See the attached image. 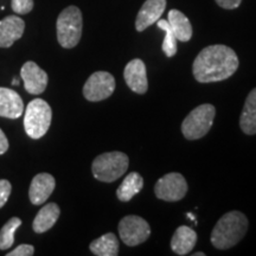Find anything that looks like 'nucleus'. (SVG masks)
I'll return each instance as SVG.
<instances>
[{
  "instance_id": "obj_6",
  "label": "nucleus",
  "mask_w": 256,
  "mask_h": 256,
  "mask_svg": "<svg viewBox=\"0 0 256 256\" xmlns=\"http://www.w3.org/2000/svg\"><path fill=\"white\" fill-rule=\"evenodd\" d=\"M216 110L212 104H206L192 110L182 124V132L188 140H197L209 132L215 119Z\"/></svg>"
},
{
  "instance_id": "obj_3",
  "label": "nucleus",
  "mask_w": 256,
  "mask_h": 256,
  "mask_svg": "<svg viewBox=\"0 0 256 256\" xmlns=\"http://www.w3.org/2000/svg\"><path fill=\"white\" fill-rule=\"evenodd\" d=\"M83 19L81 10L76 6H69L60 12L57 18V40L60 46L72 49L78 44L82 36Z\"/></svg>"
},
{
  "instance_id": "obj_30",
  "label": "nucleus",
  "mask_w": 256,
  "mask_h": 256,
  "mask_svg": "<svg viewBox=\"0 0 256 256\" xmlns=\"http://www.w3.org/2000/svg\"><path fill=\"white\" fill-rule=\"evenodd\" d=\"M188 218L194 220V223H196V220H194V215H191V214H188ZM196 224H197V223H196Z\"/></svg>"
},
{
  "instance_id": "obj_20",
  "label": "nucleus",
  "mask_w": 256,
  "mask_h": 256,
  "mask_svg": "<svg viewBox=\"0 0 256 256\" xmlns=\"http://www.w3.org/2000/svg\"><path fill=\"white\" fill-rule=\"evenodd\" d=\"M144 188V179L138 172H130L126 176L119 188L116 196L121 202H130Z\"/></svg>"
},
{
  "instance_id": "obj_19",
  "label": "nucleus",
  "mask_w": 256,
  "mask_h": 256,
  "mask_svg": "<svg viewBox=\"0 0 256 256\" xmlns=\"http://www.w3.org/2000/svg\"><path fill=\"white\" fill-rule=\"evenodd\" d=\"M171 30L174 31L177 40L180 42H188L192 37V26L190 20L183 12L178 10H171L168 12V19Z\"/></svg>"
},
{
  "instance_id": "obj_21",
  "label": "nucleus",
  "mask_w": 256,
  "mask_h": 256,
  "mask_svg": "<svg viewBox=\"0 0 256 256\" xmlns=\"http://www.w3.org/2000/svg\"><path fill=\"white\" fill-rule=\"evenodd\" d=\"M89 248L92 254L98 256H116L119 254V242L113 232H107L94 240Z\"/></svg>"
},
{
  "instance_id": "obj_9",
  "label": "nucleus",
  "mask_w": 256,
  "mask_h": 256,
  "mask_svg": "<svg viewBox=\"0 0 256 256\" xmlns=\"http://www.w3.org/2000/svg\"><path fill=\"white\" fill-rule=\"evenodd\" d=\"M188 192V183L180 174L172 172L165 174L156 182L154 194L159 200L165 202H178L183 200Z\"/></svg>"
},
{
  "instance_id": "obj_11",
  "label": "nucleus",
  "mask_w": 256,
  "mask_h": 256,
  "mask_svg": "<svg viewBox=\"0 0 256 256\" xmlns=\"http://www.w3.org/2000/svg\"><path fill=\"white\" fill-rule=\"evenodd\" d=\"M124 78L127 86L136 94H145L148 89L146 66L142 60H132L124 70Z\"/></svg>"
},
{
  "instance_id": "obj_2",
  "label": "nucleus",
  "mask_w": 256,
  "mask_h": 256,
  "mask_svg": "<svg viewBox=\"0 0 256 256\" xmlns=\"http://www.w3.org/2000/svg\"><path fill=\"white\" fill-rule=\"evenodd\" d=\"M248 230V220L241 211H230L223 215L211 232V243L217 249L224 250L236 246L244 238Z\"/></svg>"
},
{
  "instance_id": "obj_22",
  "label": "nucleus",
  "mask_w": 256,
  "mask_h": 256,
  "mask_svg": "<svg viewBox=\"0 0 256 256\" xmlns=\"http://www.w3.org/2000/svg\"><path fill=\"white\" fill-rule=\"evenodd\" d=\"M22 220L18 217H12L8 220L2 230H0V249L2 250H8L10 247L14 243V232L20 226Z\"/></svg>"
},
{
  "instance_id": "obj_5",
  "label": "nucleus",
  "mask_w": 256,
  "mask_h": 256,
  "mask_svg": "<svg viewBox=\"0 0 256 256\" xmlns=\"http://www.w3.org/2000/svg\"><path fill=\"white\" fill-rule=\"evenodd\" d=\"M52 119V110L46 101L42 98L32 100L25 110L24 128L32 139H40L49 130Z\"/></svg>"
},
{
  "instance_id": "obj_31",
  "label": "nucleus",
  "mask_w": 256,
  "mask_h": 256,
  "mask_svg": "<svg viewBox=\"0 0 256 256\" xmlns=\"http://www.w3.org/2000/svg\"><path fill=\"white\" fill-rule=\"evenodd\" d=\"M194 256H206V254H204V252H194Z\"/></svg>"
},
{
  "instance_id": "obj_18",
  "label": "nucleus",
  "mask_w": 256,
  "mask_h": 256,
  "mask_svg": "<svg viewBox=\"0 0 256 256\" xmlns=\"http://www.w3.org/2000/svg\"><path fill=\"white\" fill-rule=\"evenodd\" d=\"M240 127L243 133L248 136L256 134V88L252 89L247 96L241 118H240Z\"/></svg>"
},
{
  "instance_id": "obj_24",
  "label": "nucleus",
  "mask_w": 256,
  "mask_h": 256,
  "mask_svg": "<svg viewBox=\"0 0 256 256\" xmlns=\"http://www.w3.org/2000/svg\"><path fill=\"white\" fill-rule=\"evenodd\" d=\"M11 8L16 14H26L34 8V0H12Z\"/></svg>"
},
{
  "instance_id": "obj_27",
  "label": "nucleus",
  "mask_w": 256,
  "mask_h": 256,
  "mask_svg": "<svg viewBox=\"0 0 256 256\" xmlns=\"http://www.w3.org/2000/svg\"><path fill=\"white\" fill-rule=\"evenodd\" d=\"M242 0H216V2L218 6L226 10H234L238 8L240 4H241Z\"/></svg>"
},
{
  "instance_id": "obj_17",
  "label": "nucleus",
  "mask_w": 256,
  "mask_h": 256,
  "mask_svg": "<svg viewBox=\"0 0 256 256\" xmlns=\"http://www.w3.org/2000/svg\"><path fill=\"white\" fill-rule=\"evenodd\" d=\"M60 214V210L56 203H49L44 206L38 211V214L34 220V223H32L34 232L43 234L50 230L55 226L57 220H58Z\"/></svg>"
},
{
  "instance_id": "obj_28",
  "label": "nucleus",
  "mask_w": 256,
  "mask_h": 256,
  "mask_svg": "<svg viewBox=\"0 0 256 256\" xmlns=\"http://www.w3.org/2000/svg\"><path fill=\"white\" fill-rule=\"evenodd\" d=\"M8 150V138H6L5 133L0 130V154H4Z\"/></svg>"
},
{
  "instance_id": "obj_25",
  "label": "nucleus",
  "mask_w": 256,
  "mask_h": 256,
  "mask_svg": "<svg viewBox=\"0 0 256 256\" xmlns=\"http://www.w3.org/2000/svg\"><path fill=\"white\" fill-rule=\"evenodd\" d=\"M11 183L6 179H0V208H2L8 202L10 194H11Z\"/></svg>"
},
{
  "instance_id": "obj_13",
  "label": "nucleus",
  "mask_w": 256,
  "mask_h": 256,
  "mask_svg": "<svg viewBox=\"0 0 256 256\" xmlns=\"http://www.w3.org/2000/svg\"><path fill=\"white\" fill-rule=\"evenodd\" d=\"M166 0H146L140 8L136 20V31L142 32L159 20L164 14Z\"/></svg>"
},
{
  "instance_id": "obj_7",
  "label": "nucleus",
  "mask_w": 256,
  "mask_h": 256,
  "mask_svg": "<svg viewBox=\"0 0 256 256\" xmlns=\"http://www.w3.org/2000/svg\"><path fill=\"white\" fill-rule=\"evenodd\" d=\"M120 238L126 246L136 247L145 242L151 235V228L145 220L139 216L124 217L119 223Z\"/></svg>"
},
{
  "instance_id": "obj_15",
  "label": "nucleus",
  "mask_w": 256,
  "mask_h": 256,
  "mask_svg": "<svg viewBox=\"0 0 256 256\" xmlns=\"http://www.w3.org/2000/svg\"><path fill=\"white\" fill-rule=\"evenodd\" d=\"M24 112V104L17 92L0 87V116L18 119Z\"/></svg>"
},
{
  "instance_id": "obj_14",
  "label": "nucleus",
  "mask_w": 256,
  "mask_h": 256,
  "mask_svg": "<svg viewBox=\"0 0 256 256\" xmlns=\"http://www.w3.org/2000/svg\"><path fill=\"white\" fill-rule=\"evenodd\" d=\"M25 30V22L18 16H8L0 20V48H10L22 38Z\"/></svg>"
},
{
  "instance_id": "obj_12",
  "label": "nucleus",
  "mask_w": 256,
  "mask_h": 256,
  "mask_svg": "<svg viewBox=\"0 0 256 256\" xmlns=\"http://www.w3.org/2000/svg\"><path fill=\"white\" fill-rule=\"evenodd\" d=\"M56 186V180L52 176L49 174H40L34 176L32 179L30 190H28V197L34 206L46 203L48 198L51 196Z\"/></svg>"
},
{
  "instance_id": "obj_1",
  "label": "nucleus",
  "mask_w": 256,
  "mask_h": 256,
  "mask_svg": "<svg viewBox=\"0 0 256 256\" xmlns=\"http://www.w3.org/2000/svg\"><path fill=\"white\" fill-rule=\"evenodd\" d=\"M238 64V57L232 48L216 44L206 46L198 54L192 72L200 83L220 82L232 76Z\"/></svg>"
},
{
  "instance_id": "obj_23",
  "label": "nucleus",
  "mask_w": 256,
  "mask_h": 256,
  "mask_svg": "<svg viewBox=\"0 0 256 256\" xmlns=\"http://www.w3.org/2000/svg\"><path fill=\"white\" fill-rule=\"evenodd\" d=\"M159 28L165 31V38L162 42V51L168 57H174L177 54V38H176L174 31L171 30L168 22L165 19H159L156 22Z\"/></svg>"
},
{
  "instance_id": "obj_8",
  "label": "nucleus",
  "mask_w": 256,
  "mask_h": 256,
  "mask_svg": "<svg viewBox=\"0 0 256 256\" xmlns=\"http://www.w3.org/2000/svg\"><path fill=\"white\" fill-rule=\"evenodd\" d=\"M115 90V78L107 72H96L84 83L83 95L88 101L106 100Z\"/></svg>"
},
{
  "instance_id": "obj_4",
  "label": "nucleus",
  "mask_w": 256,
  "mask_h": 256,
  "mask_svg": "<svg viewBox=\"0 0 256 256\" xmlns=\"http://www.w3.org/2000/svg\"><path fill=\"white\" fill-rule=\"evenodd\" d=\"M130 160L122 152H107L98 156L92 165L94 177L100 182L112 183L126 174Z\"/></svg>"
},
{
  "instance_id": "obj_16",
  "label": "nucleus",
  "mask_w": 256,
  "mask_h": 256,
  "mask_svg": "<svg viewBox=\"0 0 256 256\" xmlns=\"http://www.w3.org/2000/svg\"><path fill=\"white\" fill-rule=\"evenodd\" d=\"M197 242V234L186 226H182L176 230L171 240V249L177 255H186L192 252Z\"/></svg>"
},
{
  "instance_id": "obj_10",
  "label": "nucleus",
  "mask_w": 256,
  "mask_h": 256,
  "mask_svg": "<svg viewBox=\"0 0 256 256\" xmlns=\"http://www.w3.org/2000/svg\"><path fill=\"white\" fill-rule=\"evenodd\" d=\"M20 76L24 81V87L28 94L40 95L46 90L48 86V74L32 60H28L22 66Z\"/></svg>"
},
{
  "instance_id": "obj_26",
  "label": "nucleus",
  "mask_w": 256,
  "mask_h": 256,
  "mask_svg": "<svg viewBox=\"0 0 256 256\" xmlns=\"http://www.w3.org/2000/svg\"><path fill=\"white\" fill-rule=\"evenodd\" d=\"M34 254V247L31 244H20L14 250L8 252V256H32Z\"/></svg>"
},
{
  "instance_id": "obj_29",
  "label": "nucleus",
  "mask_w": 256,
  "mask_h": 256,
  "mask_svg": "<svg viewBox=\"0 0 256 256\" xmlns=\"http://www.w3.org/2000/svg\"><path fill=\"white\" fill-rule=\"evenodd\" d=\"M12 84H14V86H18L19 84V81H18L17 78H14V81H12Z\"/></svg>"
}]
</instances>
